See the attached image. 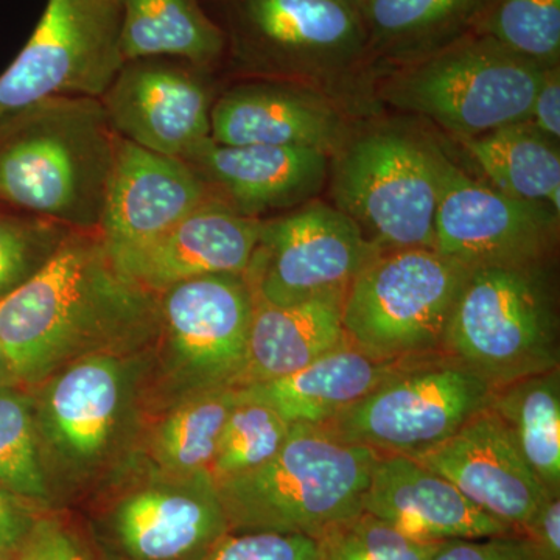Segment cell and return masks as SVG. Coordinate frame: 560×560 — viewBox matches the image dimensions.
Segmentation results:
<instances>
[{
    "label": "cell",
    "mask_w": 560,
    "mask_h": 560,
    "mask_svg": "<svg viewBox=\"0 0 560 560\" xmlns=\"http://www.w3.org/2000/svg\"><path fill=\"white\" fill-rule=\"evenodd\" d=\"M158 331V294L119 270L98 232H70L0 300V345L28 389L84 357L153 348Z\"/></svg>",
    "instance_id": "obj_1"
},
{
    "label": "cell",
    "mask_w": 560,
    "mask_h": 560,
    "mask_svg": "<svg viewBox=\"0 0 560 560\" xmlns=\"http://www.w3.org/2000/svg\"><path fill=\"white\" fill-rule=\"evenodd\" d=\"M119 136L98 98L36 103L0 124V208L98 232Z\"/></svg>",
    "instance_id": "obj_2"
},
{
    "label": "cell",
    "mask_w": 560,
    "mask_h": 560,
    "mask_svg": "<svg viewBox=\"0 0 560 560\" xmlns=\"http://www.w3.org/2000/svg\"><path fill=\"white\" fill-rule=\"evenodd\" d=\"M151 349L84 357L32 388L51 490L116 478L135 458L149 423Z\"/></svg>",
    "instance_id": "obj_3"
},
{
    "label": "cell",
    "mask_w": 560,
    "mask_h": 560,
    "mask_svg": "<svg viewBox=\"0 0 560 560\" xmlns=\"http://www.w3.org/2000/svg\"><path fill=\"white\" fill-rule=\"evenodd\" d=\"M237 80L304 84L348 105L370 83L366 31L348 0H202Z\"/></svg>",
    "instance_id": "obj_4"
},
{
    "label": "cell",
    "mask_w": 560,
    "mask_h": 560,
    "mask_svg": "<svg viewBox=\"0 0 560 560\" xmlns=\"http://www.w3.org/2000/svg\"><path fill=\"white\" fill-rule=\"evenodd\" d=\"M381 453L293 423L285 444L257 469L217 481L231 533L301 534L316 539L363 511Z\"/></svg>",
    "instance_id": "obj_5"
},
{
    "label": "cell",
    "mask_w": 560,
    "mask_h": 560,
    "mask_svg": "<svg viewBox=\"0 0 560 560\" xmlns=\"http://www.w3.org/2000/svg\"><path fill=\"white\" fill-rule=\"evenodd\" d=\"M545 68L481 33L372 73V97L425 117L455 139L529 120Z\"/></svg>",
    "instance_id": "obj_6"
},
{
    "label": "cell",
    "mask_w": 560,
    "mask_h": 560,
    "mask_svg": "<svg viewBox=\"0 0 560 560\" xmlns=\"http://www.w3.org/2000/svg\"><path fill=\"white\" fill-rule=\"evenodd\" d=\"M444 352L492 388L560 368L552 261L470 270L448 320Z\"/></svg>",
    "instance_id": "obj_7"
},
{
    "label": "cell",
    "mask_w": 560,
    "mask_h": 560,
    "mask_svg": "<svg viewBox=\"0 0 560 560\" xmlns=\"http://www.w3.org/2000/svg\"><path fill=\"white\" fill-rule=\"evenodd\" d=\"M160 331L151 349L149 419L173 405L221 388H238L246 360L254 296L243 275H209L161 293Z\"/></svg>",
    "instance_id": "obj_8"
},
{
    "label": "cell",
    "mask_w": 560,
    "mask_h": 560,
    "mask_svg": "<svg viewBox=\"0 0 560 560\" xmlns=\"http://www.w3.org/2000/svg\"><path fill=\"white\" fill-rule=\"evenodd\" d=\"M469 275V268L431 248L378 253L346 291V337L377 360L444 352L448 320Z\"/></svg>",
    "instance_id": "obj_9"
},
{
    "label": "cell",
    "mask_w": 560,
    "mask_h": 560,
    "mask_svg": "<svg viewBox=\"0 0 560 560\" xmlns=\"http://www.w3.org/2000/svg\"><path fill=\"white\" fill-rule=\"evenodd\" d=\"M442 154L407 132L353 131L330 160L335 206L381 253L433 249Z\"/></svg>",
    "instance_id": "obj_10"
},
{
    "label": "cell",
    "mask_w": 560,
    "mask_h": 560,
    "mask_svg": "<svg viewBox=\"0 0 560 560\" xmlns=\"http://www.w3.org/2000/svg\"><path fill=\"white\" fill-rule=\"evenodd\" d=\"M493 388L442 352L408 360L323 429L348 444L388 455H416L451 438L492 401Z\"/></svg>",
    "instance_id": "obj_11"
},
{
    "label": "cell",
    "mask_w": 560,
    "mask_h": 560,
    "mask_svg": "<svg viewBox=\"0 0 560 560\" xmlns=\"http://www.w3.org/2000/svg\"><path fill=\"white\" fill-rule=\"evenodd\" d=\"M124 61L117 0H47L24 49L0 75V124L50 98H101Z\"/></svg>",
    "instance_id": "obj_12"
},
{
    "label": "cell",
    "mask_w": 560,
    "mask_h": 560,
    "mask_svg": "<svg viewBox=\"0 0 560 560\" xmlns=\"http://www.w3.org/2000/svg\"><path fill=\"white\" fill-rule=\"evenodd\" d=\"M378 253L337 206L312 200L261 219L243 278L254 301L285 307L323 294L346 293Z\"/></svg>",
    "instance_id": "obj_13"
},
{
    "label": "cell",
    "mask_w": 560,
    "mask_h": 560,
    "mask_svg": "<svg viewBox=\"0 0 560 560\" xmlns=\"http://www.w3.org/2000/svg\"><path fill=\"white\" fill-rule=\"evenodd\" d=\"M106 514L110 539L130 560H198L231 533L209 470L167 474L132 458Z\"/></svg>",
    "instance_id": "obj_14"
},
{
    "label": "cell",
    "mask_w": 560,
    "mask_h": 560,
    "mask_svg": "<svg viewBox=\"0 0 560 560\" xmlns=\"http://www.w3.org/2000/svg\"><path fill=\"white\" fill-rule=\"evenodd\" d=\"M559 241V213L547 202L522 200L486 187L442 154L433 249L477 268L550 264Z\"/></svg>",
    "instance_id": "obj_15"
},
{
    "label": "cell",
    "mask_w": 560,
    "mask_h": 560,
    "mask_svg": "<svg viewBox=\"0 0 560 560\" xmlns=\"http://www.w3.org/2000/svg\"><path fill=\"white\" fill-rule=\"evenodd\" d=\"M215 70L173 57L124 61L101 101L110 128L154 153L184 156L210 139Z\"/></svg>",
    "instance_id": "obj_16"
},
{
    "label": "cell",
    "mask_w": 560,
    "mask_h": 560,
    "mask_svg": "<svg viewBox=\"0 0 560 560\" xmlns=\"http://www.w3.org/2000/svg\"><path fill=\"white\" fill-rule=\"evenodd\" d=\"M346 103L304 84L238 80L220 91L210 139L221 145L296 147L334 158L353 127Z\"/></svg>",
    "instance_id": "obj_17"
},
{
    "label": "cell",
    "mask_w": 560,
    "mask_h": 560,
    "mask_svg": "<svg viewBox=\"0 0 560 560\" xmlns=\"http://www.w3.org/2000/svg\"><path fill=\"white\" fill-rule=\"evenodd\" d=\"M486 514L523 534L551 493L541 486L503 419L486 408L447 440L410 455Z\"/></svg>",
    "instance_id": "obj_18"
},
{
    "label": "cell",
    "mask_w": 560,
    "mask_h": 560,
    "mask_svg": "<svg viewBox=\"0 0 560 560\" xmlns=\"http://www.w3.org/2000/svg\"><path fill=\"white\" fill-rule=\"evenodd\" d=\"M212 198L186 161L119 138L98 234L110 257H119L156 241Z\"/></svg>",
    "instance_id": "obj_19"
},
{
    "label": "cell",
    "mask_w": 560,
    "mask_h": 560,
    "mask_svg": "<svg viewBox=\"0 0 560 560\" xmlns=\"http://www.w3.org/2000/svg\"><path fill=\"white\" fill-rule=\"evenodd\" d=\"M183 160L213 198L250 219L315 200L330 178V156L296 147L221 145L208 139Z\"/></svg>",
    "instance_id": "obj_20"
},
{
    "label": "cell",
    "mask_w": 560,
    "mask_h": 560,
    "mask_svg": "<svg viewBox=\"0 0 560 560\" xmlns=\"http://www.w3.org/2000/svg\"><path fill=\"white\" fill-rule=\"evenodd\" d=\"M363 511L422 544L518 533L486 514L451 481L407 455H378L363 497Z\"/></svg>",
    "instance_id": "obj_21"
},
{
    "label": "cell",
    "mask_w": 560,
    "mask_h": 560,
    "mask_svg": "<svg viewBox=\"0 0 560 560\" xmlns=\"http://www.w3.org/2000/svg\"><path fill=\"white\" fill-rule=\"evenodd\" d=\"M260 223L212 198L156 241L113 260L124 275L156 294L201 276L243 275Z\"/></svg>",
    "instance_id": "obj_22"
},
{
    "label": "cell",
    "mask_w": 560,
    "mask_h": 560,
    "mask_svg": "<svg viewBox=\"0 0 560 560\" xmlns=\"http://www.w3.org/2000/svg\"><path fill=\"white\" fill-rule=\"evenodd\" d=\"M404 363L374 359L348 342L301 371L241 386L237 394L242 400L267 405L289 423L323 425L368 396Z\"/></svg>",
    "instance_id": "obj_23"
},
{
    "label": "cell",
    "mask_w": 560,
    "mask_h": 560,
    "mask_svg": "<svg viewBox=\"0 0 560 560\" xmlns=\"http://www.w3.org/2000/svg\"><path fill=\"white\" fill-rule=\"evenodd\" d=\"M345 298L329 293L285 307L254 301L248 360L238 388L287 377L348 345Z\"/></svg>",
    "instance_id": "obj_24"
},
{
    "label": "cell",
    "mask_w": 560,
    "mask_h": 560,
    "mask_svg": "<svg viewBox=\"0 0 560 560\" xmlns=\"http://www.w3.org/2000/svg\"><path fill=\"white\" fill-rule=\"evenodd\" d=\"M493 0H359L372 69L420 57L477 31Z\"/></svg>",
    "instance_id": "obj_25"
},
{
    "label": "cell",
    "mask_w": 560,
    "mask_h": 560,
    "mask_svg": "<svg viewBox=\"0 0 560 560\" xmlns=\"http://www.w3.org/2000/svg\"><path fill=\"white\" fill-rule=\"evenodd\" d=\"M124 60L173 57L217 70L224 57L219 25L202 0H117Z\"/></svg>",
    "instance_id": "obj_26"
},
{
    "label": "cell",
    "mask_w": 560,
    "mask_h": 560,
    "mask_svg": "<svg viewBox=\"0 0 560 560\" xmlns=\"http://www.w3.org/2000/svg\"><path fill=\"white\" fill-rule=\"evenodd\" d=\"M459 143L495 189L522 200L547 202L559 213V149L529 120L459 139Z\"/></svg>",
    "instance_id": "obj_27"
},
{
    "label": "cell",
    "mask_w": 560,
    "mask_h": 560,
    "mask_svg": "<svg viewBox=\"0 0 560 560\" xmlns=\"http://www.w3.org/2000/svg\"><path fill=\"white\" fill-rule=\"evenodd\" d=\"M237 404V388H221L173 405L154 416L150 429L143 431L136 458L167 474L209 470L221 430Z\"/></svg>",
    "instance_id": "obj_28"
},
{
    "label": "cell",
    "mask_w": 560,
    "mask_h": 560,
    "mask_svg": "<svg viewBox=\"0 0 560 560\" xmlns=\"http://www.w3.org/2000/svg\"><path fill=\"white\" fill-rule=\"evenodd\" d=\"M503 419L541 486L560 495V368L493 388Z\"/></svg>",
    "instance_id": "obj_29"
},
{
    "label": "cell",
    "mask_w": 560,
    "mask_h": 560,
    "mask_svg": "<svg viewBox=\"0 0 560 560\" xmlns=\"http://www.w3.org/2000/svg\"><path fill=\"white\" fill-rule=\"evenodd\" d=\"M0 486L39 506L55 497L40 458L32 389L22 385L0 388Z\"/></svg>",
    "instance_id": "obj_30"
},
{
    "label": "cell",
    "mask_w": 560,
    "mask_h": 560,
    "mask_svg": "<svg viewBox=\"0 0 560 560\" xmlns=\"http://www.w3.org/2000/svg\"><path fill=\"white\" fill-rule=\"evenodd\" d=\"M475 32L541 68L560 66V0H493Z\"/></svg>",
    "instance_id": "obj_31"
},
{
    "label": "cell",
    "mask_w": 560,
    "mask_h": 560,
    "mask_svg": "<svg viewBox=\"0 0 560 560\" xmlns=\"http://www.w3.org/2000/svg\"><path fill=\"white\" fill-rule=\"evenodd\" d=\"M291 425L267 405L238 397L210 463L213 481L237 477L270 460L285 444Z\"/></svg>",
    "instance_id": "obj_32"
},
{
    "label": "cell",
    "mask_w": 560,
    "mask_h": 560,
    "mask_svg": "<svg viewBox=\"0 0 560 560\" xmlns=\"http://www.w3.org/2000/svg\"><path fill=\"white\" fill-rule=\"evenodd\" d=\"M313 540L316 560H430L438 547L410 539L366 511L334 523Z\"/></svg>",
    "instance_id": "obj_33"
},
{
    "label": "cell",
    "mask_w": 560,
    "mask_h": 560,
    "mask_svg": "<svg viewBox=\"0 0 560 560\" xmlns=\"http://www.w3.org/2000/svg\"><path fill=\"white\" fill-rule=\"evenodd\" d=\"M70 232L55 221L0 208V300L35 276Z\"/></svg>",
    "instance_id": "obj_34"
},
{
    "label": "cell",
    "mask_w": 560,
    "mask_h": 560,
    "mask_svg": "<svg viewBox=\"0 0 560 560\" xmlns=\"http://www.w3.org/2000/svg\"><path fill=\"white\" fill-rule=\"evenodd\" d=\"M198 560H316V545L301 534L230 533Z\"/></svg>",
    "instance_id": "obj_35"
},
{
    "label": "cell",
    "mask_w": 560,
    "mask_h": 560,
    "mask_svg": "<svg viewBox=\"0 0 560 560\" xmlns=\"http://www.w3.org/2000/svg\"><path fill=\"white\" fill-rule=\"evenodd\" d=\"M430 560H547L522 533L438 544Z\"/></svg>",
    "instance_id": "obj_36"
},
{
    "label": "cell",
    "mask_w": 560,
    "mask_h": 560,
    "mask_svg": "<svg viewBox=\"0 0 560 560\" xmlns=\"http://www.w3.org/2000/svg\"><path fill=\"white\" fill-rule=\"evenodd\" d=\"M16 560H95L60 521L36 517L16 551Z\"/></svg>",
    "instance_id": "obj_37"
},
{
    "label": "cell",
    "mask_w": 560,
    "mask_h": 560,
    "mask_svg": "<svg viewBox=\"0 0 560 560\" xmlns=\"http://www.w3.org/2000/svg\"><path fill=\"white\" fill-rule=\"evenodd\" d=\"M33 503L14 495L0 486V558L16 555L22 541L27 537L36 515Z\"/></svg>",
    "instance_id": "obj_38"
},
{
    "label": "cell",
    "mask_w": 560,
    "mask_h": 560,
    "mask_svg": "<svg viewBox=\"0 0 560 560\" xmlns=\"http://www.w3.org/2000/svg\"><path fill=\"white\" fill-rule=\"evenodd\" d=\"M529 121L551 140L560 138V66L545 68L530 105Z\"/></svg>",
    "instance_id": "obj_39"
},
{
    "label": "cell",
    "mask_w": 560,
    "mask_h": 560,
    "mask_svg": "<svg viewBox=\"0 0 560 560\" xmlns=\"http://www.w3.org/2000/svg\"><path fill=\"white\" fill-rule=\"evenodd\" d=\"M523 534L547 560H560V495H552L536 512Z\"/></svg>",
    "instance_id": "obj_40"
},
{
    "label": "cell",
    "mask_w": 560,
    "mask_h": 560,
    "mask_svg": "<svg viewBox=\"0 0 560 560\" xmlns=\"http://www.w3.org/2000/svg\"><path fill=\"white\" fill-rule=\"evenodd\" d=\"M11 385H21V383L18 382L16 374H14L13 368H11L9 357H7L5 350H3L2 345H0V388Z\"/></svg>",
    "instance_id": "obj_41"
},
{
    "label": "cell",
    "mask_w": 560,
    "mask_h": 560,
    "mask_svg": "<svg viewBox=\"0 0 560 560\" xmlns=\"http://www.w3.org/2000/svg\"><path fill=\"white\" fill-rule=\"evenodd\" d=\"M348 2H352L353 5H357V2H359V0H348Z\"/></svg>",
    "instance_id": "obj_42"
}]
</instances>
